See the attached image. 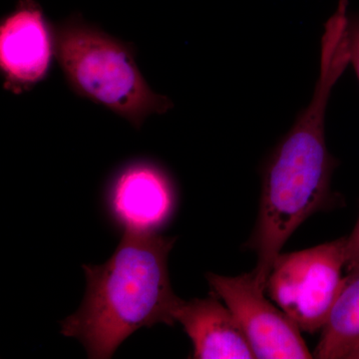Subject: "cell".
Wrapping results in <instances>:
<instances>
[{
  "instance_id": "obj_1",
  "label": "cell",
  "mask_w": 359,
  "mask_h": 359,
  "mask_svg": "<svg viewBox=\"0 0 359 359\" xmlns=\"http://www.w3.org/2000/svg\"><path fill=\"white\" fill-rule=\"evenodd\" d=\"M351 65L346 21L332 16L321 39L320 75L313 98L273 149L263 170L252 275L264 290L276 257L290 236L325 207L337 162L328 152L325 116L334 85Z\"/></svg>"
},
{
  "instance_id": "obj_2",
  "label": "cell",
  "mask_w": 359,
  "mask_h": 359,
  "mask_svg": "<svg viewBox=\"0 0 359 359\" xmlns=\"http://www.w3.org/2000/svg\"><path fill=\"white\" fill-rule=\"evenodd\" d=\"M175 241L156 231H124L105 264L83 266V304L61 323V334L80 340L89 358L107 359L139 328L157 323L173 327L181 301L168 273Z\"/></svg>"
},
{
  "instance_id": "obj_3",
  "label": "cell",
  "mask_w": 359,
  "mask_h": 359,
  "mask_svg": "<svg viewBox=\"0 0 359 359\" xmlns=\"http://www.w3.org/2000/svg\"><path fill=\"white\" fill-rule=\"evenodd\" d=\"M55 55L70 88L121 116L140 129L149 116L173 107L155 93L139 69L136 49L101 28L73 15L54 26Z\"/></svg>"
},
{
  "instance_id": "obj_4",
  "label": "cell",
  "mask_w": 359,
  "mask_h": 359,
  "mask_svg": "<svg viewBox=\"0 0 359 359\" xmlns=\"http://www.w3.org/2000/svg\"><path fill=\"white\" fill-rule=\"evenodd\" d=\"M346 271V238L276 257L266 292L302 332H321Z\"/></svg>"
},
{
  "instance_id": "obj_5",
  "label": "cell",
  "mask_w": 359,
  "mask_h": 359,
  "mask_svg": "<svg viewBox=\"0 0 359 359\" xmlns=\"http://www.w3.org/2000/svg\"><path fill=\"white\" fill-rule=\"evenodd\" d=\"M212 294L228 306L247 337L256 358H313L302 330L269 299L252 273L237 276L208 273Z\"/></svg>"
},
{
  "instance_id": "obj_6",
  "label": "cell",
  "mask_w": 359,
  "mask_h": 359,
  "mask_svg": "<svg viewBox=\"0 0 359 359\" xmlns=\"http://www.w3.org/2000/svg\"><path fill=\"white\" fill-rule=\"evenodd\" d=\"M55 55V30L34 0H20L0 25L4 88L15 95L32 91L48 76Z\"/></svg>"
},
{
  "instance_id": "obj_7",
  "label": "cell",
  "mask_w": 359,
  "mask_h": 359,
  "mask_svg": "<svg viewBox=\"0 0 359 359\" xmlns=\"http://www.w3.org/2000/svg\"><path fill=\"white\" fill-rule=\"evenodd\" d=\"M174 199L171 180L147 162L122 170L110 191L111 209L125 231H156L171 216Z\"/></svg>"
},
{
  "instance_id": "obj_8",
  "label": "cell",
  "mask_w": 359,
  "mask_h": 359,
  "mask_svg": "<svg viewBox=\"0 0 359 359\" xmlns=\"http://www.w3.org/2000/svg\"><path fill=\"white\" fill-rule=\"evenodd\" d=\"M174 318L192 340L193 358H256L235 316L212 292L205 299H181Z\"/></svg>"
},
{
  "instance_id": "obj_9",
  "label": "cell",
  "mask_w": 359,
  "mask_h": 359,
  "mask_svg": "<svg viewBox=\"0 0 359 359\" xmlns=\"http://www.w3.org/2000/svg\"><path fill=\"white\" fill-rule=\"evenodd\" d=\"M359 348V269L346 273L313 358H349Z\"/></svg>"
},
{
  "instance_id": "obj_10",
  "label": "cell",
  "mask_w": 359,
  "mask_h": 359,
  "mask_svg": "<svg viewBox=\"0 0 359 359\" xmlns=\"http://www.w3.org/2000/svg\"><path fill=\"white\" fill-rule=\"evenodd\" d=\"M347 39H348L351 65H353L359 80V13L348 15Z\"/></svg>"
},
{
  "instance_id": "obj_11",
  "label": "cell",
  "mask_w": 359,
  "mask_h": 359,
  "mask_svg": "<svg viewBox=\"0 0 359 359\" xmlns=\"http://www.w3.org/2000/svg\"><path fill=\"white\" fill-rule=\"evenodd\" d=\"M359 269V218L348 237H346V271Z\"/></svg>"
},
{
  "instance_id": "obj_12",
  "label": "cell",
  "mask_w": 359,
  "mask_h": 359,
  "mask_svg": "<svg viewBox=\"0 0 359 359\" xmlns=\"http://www.w3.org/2000/svg\"><path fill=\"white\" fill-rule=\"evenodd\" d=\"M359 359V348L358 351H354L353 354H351V358L349 359Z\"/></svg>"
}]
</instances>
